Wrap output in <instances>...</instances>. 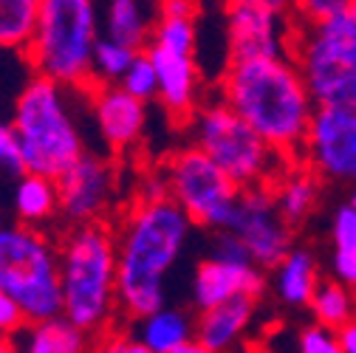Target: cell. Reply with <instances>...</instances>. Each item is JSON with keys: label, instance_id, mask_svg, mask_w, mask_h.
Here are the masks:
<instances>
[{"label": "cell", "instance_id": "obj_12", "mask_svg": "<svg viewBox=\"0 0 356 353\" xmlns=\"http://www.w3.org/2000/svg\"><path fill=\"white\" fill-rule=\"evenodd\" d=\"M229 60L289 54L291 28H283V12L266 0H224Z\"/></svg>", "mask_w": 356, "mask_h": 353}, {"label": "cell", "instance_id": "obj_7", "mask_svg": "<svg viewBox=\"0 0 356 353\" xmlns=\"http://www.w3.org/2000/svg\"><path fill=\"white\" fill-rule=\"evenodd\" d=\"M190 127L193 145L209 153L238 187H275L280 175L294 164V158L275 150L227 99L198 105Z\"/></svg>", "mask_w": 356, "mask_h": 353}, {"label": "cell", "instance_id": "obj_35", "mask_svg": "<svg viewBox=\"0 0 356 353\" xmlns=\"http://www.w3.org/2000/svg\"><path fill=\"white\" fill-rule=\"evenodd\" d=\"M159 17H198V0H159Z\"/></svg>", "mask_w": 356, "mask_h": 353}, {"label": "cell", "instance_id": "obj_34", "mask_svg": "<svg viewBox=\"0 0 356 353\" xmlns=\"http://www.w3.org/2000/svg\"><path fill=\"white\" fill-rule=\"evenodd\" d=\"M331 272H334V280H339L342 286L356 291V252L337 249L334 260H331Z\"/></svg>", "mask_w": 356, "mask_h": 353}, {"label": "cell", "instance_id": "obj_11", "mask_svg": "<svg viewBox=\"0 0 356 353\" xmlns=\"http://www.w3.org/2000/svg\"><path fill=\"white\" fill-rule=\"evenodd\" d=\"M57 190L65 224L102 220L116 201V170L105 156L85 150L57 179Z\"/></svg>", "mask_w": 356, "mask_h": 353}, {"label": "cell", "instance_id": "obj_36", "mask_svg": "<svg viewBox=\"0 0 356 353\" xmlns=\"http://www.w3.org/2000/svg\"><path fill=\"white\" fill-rule=\"evenodd\" d=\"M337 336H339V353H356V317H350L345 325H339Z\"/></svg>", "mask_w": 356, "mask_h": 353}, {"label": "cell", "instance_id": "obj_27", "mask_svg": "<svg viewBox=\"0 0 356 353\" xmlns=\"http://www.w3.org/2000/svg\"><path fill=\"white\" fill-rule=\"evenodd\" d=\"M147 46H161L178 54H195L198 46L195 17H156Z\"/></svg>", "mask_w": 356, "mask_h": 353}, {"label": "cell", "instance_id": "obj_33", "mask_svg": "<svg viewBox=\"0 0 356 353\" xmlns=\"http://www.w3.org/2000/svg\"><path fill=\"white\" fill-rule=\"evenodd\" d=\"M331 238H334V246H337V249L356 252V209H353L350 204H345V206H339V209L334 212Z\"/></svg>", "mask_w": 356, "mask_h": 353}, {"label": "cell", "instance_id": "obj_26", "mask_svg": "<svg viewBox=\"0 0 356 353\" xmlns=\"http://www.w3.org/2000/svg\"><path fill=\"white\" fill-rule=\"evenodd\" d=\"M142 49L124 46L119 40L111 37H99L94 46V57H91V82H119L122 74L130 68L133 57H136Z\"/></svg>", "mask_w": 356, "mask_h": 353}, {"label": "cell", "instance_id": "obj_6", "mask_svg": "<svg viewBox=\"0 0 356 353\" xmlns=\"http://www.w3.org/2000/svg\"><path fill=\"white\" fill-rule=\"evenodd\" d=\"M0 288L29 320L63 314L60 243L23 220H0Z\"/></svg>", "mask_w": 356, "mask_h": 353}, {"label": "cell", "instance_id": "obj_10", "mask_svg": "<svg viewBox=\"0 0 356 353\" xmlns=\"http://www.w3.org/2000/svg\"><path fill=\"white\" fill-rule=\"evenodd\" d=\"M300 161L323 181L356 184V108H317Z\"/></svg>", "mask_w": 356, "mask_h": 353}, {"label": "cell", "instance_id": "obj_37", "mask_svg": "<svg viewBox=\"0 0 356 353\" xmlns=\"http://www.w3.org/2000/svg\"><path fill=\"white\" fill-rule=\"evenodd\" d=\"M269 6H275L277 12H289L291 9V0H266Z\"/></svg>", "mask_w": 356, "mask_h": 353}, {"label": "cell", "instance_id": "obj_22", "mask_svg": "<svg viewBox=\"0 0 356 353\" xmlns=\"http://www.w3.org/2000/svg\"><path fill=\"white\" fill-rule=\"evenodd\" d=\"M320 187H323V179L302 161H294L280 175V181L275 184V198H277L283 217L291 227H300L302 220L314 212V206L320 201Z\"/></svg>", "mask_w": 356, "mask_h": 353}, {"label": "cell", "instance_id": "obj_15", "mask_svg": "<svg viewBox=\"0 0 356 353\" xmlns=\"http://www.w3.org/2000/svg\"><path fill=\"white\" fill-rule=\"evenodd\" d=\"M147 54L159 79L156 99L172 119L190 122L201 99V71L195 65V54H178L161 46H147Z\"/></svg>", "mask_w": 356, "mask_h": 353}, {"label": "cell", "instance_id": "obj_20", "mask_svg": "<svg viewBox=\"0 0 356 353\" xmlns=\"http://www.w3.org/2000/svg\"><path fill=\"white\" fill-rule=\"evenodd\" d=\"M12 212L17 220L31 227H42L49 224L51 217L60 215V190H57V179L40 172H23L15 179V190H12Z\"/></svg>", "mask_w": 356, "mask_h": 353}, {"label": "cell", "instance_id": "obj_2", "mask_svg": "<svg viewBox=\"0 0 356 353\" xmlns=\"http://www.w3.org/2000/svg\"><path fill=\"white\" fill-rule=\"evenodd\" d=\"M220 99H227L275 150L300 161L317 105L291 54L229 60L220 76Z\"/></svg>", "mask_w": 356, "mask_h": 353}, {"label": "cell", "instance_id": "obj_4", "mask_svg": "<svg viewBox=\"0 0 356 353\" xmlns=\"http://www.w3.org/2000/svg\"><path fill=\"white\" fill-rule=\"evenodd\" d=\"M68 85L42 74H31V79L20 88L12 124L26 172L60 179L85 153V139L68 105Z\"/></svg>", "mask_w": 356, "mask_h": 353}, {"label": "cell", "instance_id": "obj_13", "mask_svg": "<svg viewBox=\"0 0 356 353\" xmlns=\"http://www.w3.org/2000/svg\"><path fill=\"white\" fill-rule=\"evenodd\" d=\"M91 91V113L102 142L111 150H130L145 136L147 124V102L133 97L119 82H91L85 88Z\"/></svg>", "mask_w": 356, "mask_h": 353}, {"label": "cell", "instance_id": "obj_39", "mask_svg": "<svg viewBox=\"0 0 356 353\" xmlns=\"http://www.w3.org/2000/svg\"><path fill=\"white\" fill-rule=\"evenodd\" d=\"M350 9H353V12H356V0H350Z\"/></svg>", "mask_w": 356, "mask_h": 353}, {"label": "cell", "instance_id": "obj_32", "mask_svg": "<svg viewBox=\"0 0 356 353\" xmlns=\"http://www.w3.org/2000/svg\"><path fill=\"white\" fill-rule=\"evenodd\" d=\"M26 322L23 308L0 288V350H12V336Z\"/></svg>", "mask_w": 356, "mask_h": 353}, {"label": "cell", "instance_id": "obj_3", "mask_svg": "<svg viewBox=\"0 0 356 353\" xmlns=\"http://www.w3.org/2000/svg\"><path fill=\"white\" fill-rule=\"evenodd\" d=\"M63 314L105 339L113 331L116 302V229L108 220L74 224L60 240Z\"/></svg>", "mask_w": 356, "mask_h": 353}, {"label": "cell", "instance_id": "obj_31", "mask_svg": "<svg viewBox=\"0 0 356 353\" xmlns=\"http://www.w3.org/2000/svg\"><path fill=\"white\" fill-rule=\"evenodd\" d=\"M350 9V0H291V12L300 23H317Z\"/></svg>", "mask_w": 356, "mask_h": 353}, {"label": "cell", "instance_id": "obj_18", "mask_svg": "<svg viewBox=\"0 0 356 353\" xmlns=\"http://www.w3.org/2000/svg\"><path fill=\"white\" fill-rule=\"evenodd\" d=\"M145 353H204L195 339V322L181 308H156L153 314L136 320L133 331Z\"/></svg>", "mask_w": 356, "mask_h": 353}, {"label": "cell", "instance_id": "obj_5", "mask_svg": "<svg viewBox=\"0 0 356 353\" xmlns=\"http://www.w3.org/2000/svg\"><path fill=\"white\" fill-rule=\"evenodd\" d=\"M102 37L97 0H40L37 23L23 51L31 74L68 88L91 85V57Z\"/></svg>", "mask_w": 356, "mask_h": 353}, {"label": "cell", "instance_id": "obj_21", "mask_svg": "<svg viewBox=\"0 0 356 353\" xmlns=\"http://www.w3.org/2000/svg\"><path fill=\"white\" fill-rule=\"evenodd\" d=\"M159 12L147 6V0H108L102 15V34L119 40L133 49H147Z\"/></svg>", "mask_w": 356, "mask_h": 353}, {"label": "cell", "instance_id": "obj_30", "mask_svg": "<svg viewBox=\"0 0 356 353\" xmlns=\"http://www.w3.org/2000/svg\"><path fill=\"white\" fill-rule=\"evenodd\" d=\"M297 347L302 353H339V336L337 328L314 320L311 325H305L297 336Z\"/></svg>", "mask_w": 356, "mask_h": 353}, {"label": "cell", "instance_id": "obj_8", "mask_svg": "<svg viewBox=\"0 0 356 353\" xmlns=\"http://www.w3.org/2000/svg\"><path fill=\"white\" fill-rule=\"evenodd\" d=\"M164 184H167L170 198L198 227H207L215 232L229 227L241 187L198 145L181 147L170 156L164 167Z\"/></svg>", "mask_w": 356, "mask_h": 353}, {"label": "cell", "instance_id": "obj_23", "mask_svg": "<svg viewBox=\"0 0 356 353\" xmlns=\"http://www.w3.org/2000/svg\"><path fill=\"white\" fill-rule=\"evenodd\" d=\"M320 283L317 260L305 249H289V254L275 266V291L286 305L305 308Z\"/></svg>", "mask_w": 356, "mask_h": 353}, {"label": "cell", "instance_id": "obj_25", "mask_svg": "<svg viewBox=\"0 0 356 353\" xmlns=\"http://www.w3.org/2000/svg\"><path fill=\"white\" fill-rule=\"evenodd\" d=\"M308 308L314 311V320L339 328L350 317H356V291L342 286L339 280H320Z\"/></svg>", "mask_w": 356, "mask_h": 353}, {"label": "cell", "instance_id": "obj_14", "mask_svg": "<svg viewBox=\"0 0 356 353\" xmlns=\"http://www.w3.org/2000/svg\"><path fill=\"white\" fill-rule=\"evenodd\" d=\"M263 269L252 260H229V257H207L198 263L193 277V302L198 311L227 302L232 297L249 294L257 297L263 291Z\"/></svg>", "mask_w": 356, "mask_h": 353}, {"label": "cell", "instance_id": "obj_38", "mask_svg": "<svg viewBox=\"0 0 356 353\" xmlns=\"http://www.w3.org/2000/svg\"><path fill=\"white\" fill-rule=\"evenodd\" d=\"M348 204L356 209V184H353V190H350V198H348Z\"/></svg>", "mask_w": 356, "mask_h": 353}, {"label": "cell", "instance_id": "obj_29", "mask_svg": "<svg viewBox=\"0 0 356 353\" xmlns=\"http://www.w3.org/2000/svg\"><path fill=\"white\" fill-rule=\"evenodd\" d=\"M23 172H26V167H23V153L17 145L15 124L0 119V179L15 181Z\"/></svg>", "mask_w": 356, "mask_h": 353}, {"label": "cell", "instance_id": "obj_9", "mask_svg": "<svg viewBox=\"0 0 356 353\" xmlns=\"http://www.w3.org/2000/svg\"><path fill=\"white\" fill-rule=\"evenodd\" d=\"M227 229L243 240L252 263H257L263 272L275 269L291 249V224L277 206L275 187L266 184L241 187Z\"/></svg>", "mask_w": 356, "mask_h": 353}, {"label": "cell", "instance_id": "obj_1", "mask_svg": "<svg viewBox=\"0 0 356 353\" xmlns=\"http://www.w3.org/2000/svg\"><path fill=\"white\" fill-rule=\"evenodd\" d=\"M195 220L170 195H142L116 232V302L136 322L164 305V280L181 257Z\"/></svg>", "mask_w": 356, "mask_h": 353}, {"label": "cell", "instance_id": "obj_16", "mask_svg": "<svg viewBox=\"0 0 356 353\" xmlns=\"http://www.w3.org/2000/svg\"><path fill=\"white\" fill-rule=\"evenodd\" d=\"M289 54L300 65L317 108H356V65L311 49H291Z\"/></svg>", "mask_w": 356, "mask_h": 353}, {"label": "cell", "instance_id": "obj_24", "mask_svg": "<svg viewBox=\"0 0 356 353\" xmlns=\"http://www.w3.org/2000/svg\"><path fill=\"white\" fill-rule=\"evenodd\" d=\"M40 0H0V51H26Z\"/></svg>", "mask_w": 356, "mask_h": 353}, {"label": "cell", "instance_id": "obj_19", "mask_svg": "<svg viewBox=\"0 0 356 353\" xmlns=\"http://www.w3.org/2000/svg\"><path fill=\"white\" fill-rule=\"evenodd\" d=\"M94 336L71 322L65 314L49 320H29L12 336V350L26 353H82L94 342Z\"/></svg>", "mask_w": 356, "mask_h": 353}, {"label": "cell", "instance_id": "obj_28", "mask_svg": "<svg viewBox=\"0 0 356 353\" xmlns=\"http://www.w3.org/2000/svg\"><path fill=\"white\" fill-rule=\"evenodd\" d=\"M119 85L124 88V91H130L133 97H139L145 102L156 99L159 94V79H156V68H153V60L147 54V49H142L136 57H133L130 68L122 74Z\"/></svg>", "mask_w": 356, "mask_h": 353}, {"label": "cell", "instance_id": "obj_17", "mask_svg": "<svg viewBox=\"0 0 356 353\" xmlns=\"http://www.w3.org/2000/svg\"><path fill=\"white\" fill-rule=\"evenodd\" d=\"M254 299L249 294L232 297L227 302H218L212 308H204L195 322V339L204 353H220L235 347L254 317Z\"/></svg>", "mask_w": 356, "mask_h": 353}]
</instances>
